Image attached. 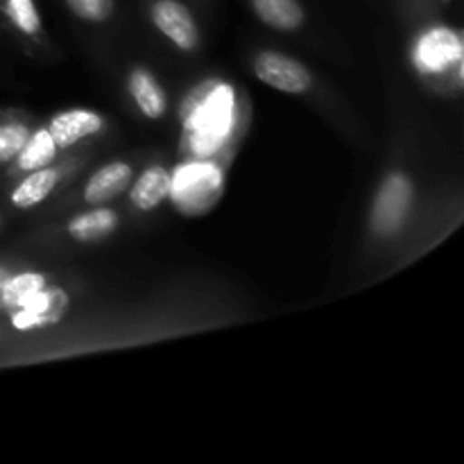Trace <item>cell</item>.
Segmentation results:
<instances>
[{
  "mask_svg": "<svg viewBox=\"0 0 464 464\" xmlns=\"http://www.w3.org/2000/svg\"><path fill=\"white\" fill-rule=\"evenodd\" d=\"M118 225L116 213L109 211V208H98V211L82 213V216L72 218L71 225H68V234L75 240L82 243H89V240H98L102 236L111 234Z\"/></svg>",
  "mask_w": 464,
  "mask_h": 464,
  "instance_id": "obj_13",
  "label": "cell"
},
{
  "mask_svg": "<svg viewBox=\"0 0 464 464\" xmlns=\"http://www.w3.org/2000/svg\"><path fill=\"white\" fill-rule=\"evenodd\" d=\"M68 7L84 21H107L113 12V0H66Z\"/></svg>",
  "mask_w": 464,
  "mask_h": 464,
  "instance_id": "obj_19",
  "label": "cell"
},
{
  "mask_svg": "<svg viewBox=\"0 0 464 464\" xmlns=\"http://www.w3.org/2000/svg\"><path fill=\"white\" fill-rule=\"evenodd\" d=\"M460 54V41L451 30H444V27L424 34V39L417 45V63H420L421 71L429 72L444 71L453 62H458Z\"/></svg>",
  "mask_w": 464,
  "mask_h": 464,
  "instance_id": "obj_7",
  "label": "cell"
},
{
  "mask_svg": "<svg viewBox=\"0 0 464 464\" xmlns=\"http://www.w3.org/2000/svg\"><path fill=\"white\" fill-rule=\"evenodd\" d=\"M254 12L275 30H297L304 23V9L297 0H252Z\"/></svg>",
  "mask_w": 464,
  "mask_h": 464,
  "instance_id": "obj_10",
  "label": "cell"
},
{
  "mask_svg": "<svg viewBox=\"0 0 464 464\" xmlns=\"http://www.w3.org/2000/svg\"><path fill=\"white\" fill-rule=\"evenodd\" d=\"M68 297L62 293V290H44L41 288L34 297L27 299L21 306V313L14 315V326L21 331L36 329V326L54 324L59 322V317L66 311Z\"/></svg>",
  "mask_w": 464,
  "mask_h": 464,
  "instance_id": "obj_6",
  "label": "cell"
},
{
  "mask_svg": "<svg viewBox=\"0 0 464 464\" xmlns=\"http://www.w3.org/2000/svg\"><path fill=\"white\" fill-rule=\"evenodd\" d=\"M412 202V186L403 175L394 172L381 186L376 195L374 211H372V227L376 234L392 236L401 229Z\"/></svg>",
  "mask_w": 464,
  "mask_h": 464,
  "instance_id": "obj_3",
  "label": "cell"
},
{
  "mask_svg": "<svg viewBox=\"0 0 464 464\" xmlns=\"http://www.w3.org/2000/svg\"><path fill=\"white\" fill-rule=\"evenodd\" d=\"M131 179V168L127 163H109V166L100 168L86 184V202L89 204H102L109 199L118 198L125 193Z\"/></svg>",
  "mask_w": 464,
  "mask_h": 464,
  "instance_id": "obj_9",
  "label": "cell"
},
{
  "mask_svg": "<svg viewBox=\"0 0 464 464\" xmlns=\"http://www.w3.org/2000/svg\"><path fill=\"white\" fill-rule=\"evenodd\" d=\"M130 91L134 102L139 104L140 111L148 118H161L166 113V95H163L161 86L154 82V77L150 75L143 68H136L130 77Z\"/></svg>",
  "mask_w": 464,
  "mask_h": 464,
  "instance_id": "obj_12",
  "label": "cell"
},
{
  "mask_svg": "<svg viewBox=\"0 0 464 464\" xmlns=\"http://www.w3.org/2000/svg\"><path fill=\"white\" fill-rule=\"evenodd\" d=\"M168 195H170V172L163 170V168H150L131 188V202L140 211H150L157 204H161Z\"/></svg>",
  "mask_w": 464,
  "mask_h": 464,
  "instance_id": "obj_11",
  "label": "cell"
},
{
  "mask_svg": "<svg viewBox=\"0 0 464 464\" xmlns=\"http://www.w3.org/2000/svg\"><path fill=\"white\" fill-rule=\"evenodd\" d=\"M54 150H57V145H54L50 131H36L32 139H27V143L18 152L21 154L18 157V166L23 170H39V168H45L54 159Z\"/></svg>",
  "mask_w": 464,
  "mask_h": 464,
  "instance_id": "obj_15",
  "label": "cell"
},
{
  "mask_svg": "<svg viewBox=\"0 0 464 464\" xmlns=\"http://www.w3.org/2000/svg\"><path fill=\"white\" fill-rule=\"evenodd\" d=\"M234 91L227 84H211L195 89L184 104L186 131L190 152L195 157H211L229 136L234 125Z\"/></svg>",
  "mask_w": 464,
  "mask_h": 464,
  "instance_id": "obj_1",
  "label": "cell"
},
{
  "mask_svg": "<svg viewBox=\"0 0 464 464\" xmlns=\"http://www.w3.org/2000/svg\"><path fill=\"white\" fill-rule=\"evenodd\" d=\"M45 285V279L34 272H27V275H18L14 279H5L3 288V302L7 306H23L30 297H34L41 288Z\"/></svg>",
  "mask_w": 464,
  "mask_h": 464,
  "instance_id": "obj_16",
  "label": "cell"
},
{
  "mask_svg": "<svg viewBox=\"0 0 464 464\" xmlns=\"http://www.w3.org/2000/svg\"><path fill=\"white\" fill-rule=\"evenodd\" d=\"M152 21L177 48L193 50L199 41L198 23L188 7L177 0H159L152 7Z\"/></svg>",
  "mask_w": 464,
  "mask_h": 464,
  "instance_id": "obj_5",
  "label": "cell"
},
{
  "mask_svg": "<svg viewBox=\"0 0 464 464\" xmlns=\"http://www.w3.org/2000/svg\"><path fill=\"white\" fill-rule=\"evenodd\" d=\"M7 12L21 32H25V34L39 32L41 18L34 7V0H7Z\"/></svg>",
  "mask_w": 464,
  "mask_h": 464,
  "instance_id": "obj_17",
  "label": "cell"
},
{
  "mask_svg": "<svg viewBox=\"0 0 464 464\" xmlns=\"http://www.w3.org/2000/svg\"><path fill=\"white\" fill-rule=\"evenodd\" d=\"M27 139H30V134H27L25 125H18V122L0 125V161H9L12 157H16L23 145L27 143Z\"/></svg>",
  "mask_w": 464,
  "mask_h": 464,
  "instance_id": "obj_18",
  "label": "cell"
},
{
  "mask_svg": "<svg viewBox=\"0 0 464 464\" xmlns=\"http://www.w3.org/2000/svg\"><path fill=\"white\" fill-rule=\"evenodd\" d=\"M222 190V177L213 163H184L175 177H170V195L177 207L188 216L204 213L216 204Z\"/></svg>",
  "mask_w": 464,
  "mask_h": 464,
  "instance_id": "obj_2",
  "label": "cell"
},
{
  "mask_svg": "<svg viewBox=\"0 0 464 464\" xmlns=\"http://www.w3.org/2000/svg\"><path fill=\"white\" fill-rule=\"evenodd\" d=\"M102 130V118L93 111H84V109H72V111H63L53 118L50 122V136H53L54 145L59 148H71L77 140L86 139L91 134H98Z\"/></svg>",
  "mask_w": 464,
  "mask_h": 464,
  "instance_id": "obj_8",
  "label": "cell"
},
{
  "mask_svg": "<svg viewBox=\"0 0 464 464\" xmlns=\"http://www.w3.org/2000/svg\"><path fill=\"white\" fill-rule=\"evenodd\" d=\"M54 184H57V172L54 170H32V175H27L25 179L21 181L16 190L12 195L14 207L18 208H30L36 207L39 202H44L50 193H53Z\"/></svg>",
  "mask_w": 464,
  "mask_h": 464,
  "instance_id": "obj_14",
  "label": "cell"
},
{
  "mask_svg": "<svg viewBox=\"0 0 464 464\" xmlns=\"http://www.w3.org/2000/svg\"><path fill=\"white\" fill-rule=\"evenodd\" d=\"M5 279H7V272H5V270H3V267H0V288H3Z\"/></svg>",
  "mask_w": 464,
  "mask_h": 464,
  "instance_id": "obj_20",
  "label": "cell"
},
{
  "mask_svg": "<svg viewBox=\"0 0 464 464\" xmlns=\"http://www.w3.org/2000/svg\"><path fill=\"white\" fill-rule=\"evenodd\" d=\"M254 71L263 84L284 91V93H306L313 84L306 66H302L297 59L288 57V54L270 53V50L258 54L254 62Z\"/></svg>",
  "mask_w": 464,
  "mask_h": 464,
  "instance_id": "obj_4",
  "label": "cell"
}]
</instances>
